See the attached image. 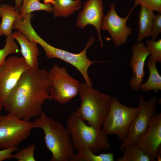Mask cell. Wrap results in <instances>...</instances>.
<instances>
[{
	"instance_id": "obj_1",
	"label": "cell",
	"mask_w": 161,
	"mask_h": 161,
	"mask_svg": "<svg viewBox=\"0 0 161 161\" xmlns=\"http://www.w3.org/2000/svg\"><path fill=\"white\" fill-rule=\"evenodd\" d=\"M49 95L48 72L30 69L22 75L3 105L4 109L23 120L38 117Z\"/></svg>"
},
{
	"instance_id": "obj_2",
	"label": "cell",
	"mask_w": 161,
	"mask_h": 161,
	"mask_svg": "<svg viewBox=\"0 0 161 161\" xmlns=\"http://www.w3.org/2000/svg\"><path fill=\"white\" fill-rule=\"evenodd\" d=\"M38 117L32 121L34 128L43 131L46 146L52 155L50 161H74L75 149L67 128L43 111Z\"/></svg>"
},
{
	"instance_id": "obj_3",
	"label": "cell",
	"mask_w": 161,
	"mask_h": 161,
	"mask_svg": "<svg viewBox=\"0 0 161 161\" xmlns=\"http://www.w3.org/2000/svg\"><path fill=\"white\" fill-rule=\"evenodd\" d=\"M66 125L75 150L86 148L96 154L110 148L107 135L102 128L98 129L86 124L75 111L68 117Z\"/></svg>"
},
{
	"instance_id": "obj_4",
	"label": "cell",
	"mask_w": 161,
	"mask_h": 161,
	"mask_svg": "<svg viewBox=\"0 0 161 161\" xmlns=\"http://www.w3.org/2000/svg\"><path fill=\"white\" fill-rule=\"evenodd\" d=\"M79 94L81 103L76 113L88 125L101 128L109 112L112 97L85 83H80Z\"/></svg>"
},
{
	"instance_id": "obj_5",
	"label": "cell",
	"mask_w": 161,
	"mask_h": 161,
	"mask_svg": "<svg viewBox=\"0 0 161 161\" xmlns=\"http://www.w3.org/2000/svg\"><path fill=\"white\" fill-rule=\"evenodd\" d=\"M139 110L138 106H126L120 103L117 98L113 97L109 112L102 128L107 135L115 134L123 141L126 138L129 126Z\"/></svg>"
},
{
	"instance_id": "obj_6",
	"label": "cell",
	"mask_w": 161,
	"mask_h": 161,
	"mask_svg": "<svg viewBox=\"0 0 161 161\" xmlns=\"http://www.w3.org/2000/svg\"><path fill=\"white\" fill-rule=\"evenodd\" d=\"M48 75L52 100L64 104L79 93L80 84L65 68L55 64L48 72Z\"/></svg>"
},
{
	"instance_id": "obj_7",
	"label": "cell",
	"mask_w": 161,
	"mask_h": 161,
	"mask_svg": "<svg viewBox=\"0 0 161 161\" xmlns=\"http://www.w3.org/2000/svg\"><path fill=\"white\" fill-rule=\"evenodd\" d=\"M33 128L32 122L9 113L0 115V149L17 146L29 136Z\"/></svg>"
},
{
	"instance_id": "obj_8",
	"label": "cell",
	"mask_w": 161,
	"mask_h": 161,
	"mask_svg": "<svg viewBox=\"0 0 161 161\" xmlns=\"http://www.w3.org/2000/svg\"><path fill=\"white\" fill-rule=\"evenodd\" d=\"M95 37L92 36L88 40L83 50L78 53H74L66 50L55 47L47 42L42 45L45 55L48 59L56 58L67 62L73 66L80 72L84 79L85 83L92 86V82L88 75L89 67L92 64L103 62L98 61H91L86 55L87 50L94 43Z\"/></svg>"
},
{
	"instance_id": "obj_9",
	"label": "cell",
	"mask_w": 161,
	"mask_h": 161,
	"mask_svg": "<svg viewBox=\"0 0 161 161\" xmlns=\"http://www.w3.org/2000/svg\"><path fill=\"white\" fill-rule=\"evenodd\" d=\"M138 101V113L129 126L126 138L120 146L121 151L135 144L138 138L147 131L152 117L156 113L157 98L156 96L151 97L146 101L140 95Z\"/></svg>"
},
{
	"instance_id": "obj_10",
	"label": "cell",
	"mask_w": 161,
	"mask_h": 161,
	"mask_svg": "<svg viewBox=\"0 0 161 161\" xmlns=\"http://www.w3.org/2000/svg\"><path fill=\"white\" fill-rule=\"evenodd\" d=\"M30 69L23 57L6 58L0 68V103L3 106L22 74Z\"/></svg>"
},
{
	"instance_id": "obj_11",
	"label": "cell",
	"mask_w": 161,
	"mask_h": 161,
	"mask_svg": "<svg viewBox=\"0 0 161 161\" xmlns=\"http://www.w3.org/2000/svg\"><path fill=\"white\" fill-rule=\"evenodd\" d=\"M135 7L134 5L127 16L122 18L116 12L115 4L113 3L111 4L109 9L104 16L101 29L109 32L116 47L125 43L132 32V29L127 25L126 23Z\"/></svg>"
},
{
	"instance_id": "obj_12",
	"label": "cell",
	"mask_w": 161,
	"mask_h": 161,
	"mask_svg": "<svg viewBox=\"0 0 161 161\" xmlns=\"http://www.w3.org/2000/svg\"><path fill=\"white\" fill-rule=\"evenodd\" d=\"M135 144L151 161L157 159L161 146V113L154 114L147 131L138 138Z\"/></svg>"
},
{
	"instance_id": "obj_13",
	"label": "cell",
	"mask_w": 161,
	"mask_h": 161,
	"mask_svg": "<svg viewBox=\"0 0 161 161\" xmlns=\"http://www.w3.org/2000/svg\"><path fill=\"white\" fill-rule=\"evenodd\" d=\"M103 0H87L78 15L76 25L83 29L89 24L94 26L98 35L100 46H103L101 35V26L104 16Z\"/></svg>"
},
{
	"instance_id": "obj_14",
	"label": "cell",
	"mask_w": 161,
	"mask_h": 161,
	"mask_svg": "<svg viewBox=\"0 0 161 161\" xmlns=\"http://www.w3.org/2000/svg\"><path fill=\"white\" fill-rule=\"evenodd\" d=\"M132 49V56L130 63L133 76L129 83L132 90L137 91L142 83L145 76V63L150 52L144 44L141 41L134 44Z\"/></svg>"
},
{
	"instance_id": "obj_15",
	"label": "cell",
	"mask_w": 161,
	"mask_h": 161,
	"mask_svg": "<svg viewBox=\"0 0 161 161\" xmlns=\"http://www.w3.org/2000/svg\"><path fill=\"white\" fill-rule=\"evenodd\" d=\"M11 36L18 43L20 52L27 64L32 69H38V56L39 51L37 43L29 41L20 31L13 33Z\"/></svg>"
},
{
	"instance_id": "obj_16",
	"label": "cell",
	"mask_w": 161,
	"mask_h": 161,
	"mask_svg": "<svg viewBox=\"0 0 161 161\" xmlns=\"http://www.w3.org/2000/svg\"><path fill=\"white\" fill-rule=\"evenodd\" d=\"M44 2L52 5V15L55 18L68 17L79 10L82 5L80 0H44Z\"/></svg>"
},
{
	"instance_id": "obj_17",
	"label": "cell",
	"mask_w": 161,
	"mask_h": 161,
	"mask_svg": "<svg viewBox=\"0 0 161 161\" xmlns=\"http://www.w3.org/2000/svg\"><path fill=\"white\" fill-rule=\"evenodd\" d=\"M0 7L1 13L0 36H11L13 24L16 21L19 19L20 12L15 10L14 7L8 4H2Z\"/></svg>"
},
{
	"instance_id": "obj_18",
	"label": "cell",
	"mask_w": 161,
	"mask_h": 161,
	"mask_svg": "<svg viewBox=\"0 0 161 161\" xmlns=\"http://www.w3.org/2000/svg\"><path fill=\"white\" fill-rule=\"evenodd\" d=\"M155 15L153 10L141 6L138 19V42L141 41L145 38L151 36Z\"/></svg>"
},
{
	"instance_id": "obj_19",
	"label": "cell",
	"mask_w": 161,
	"mask_h": 161,
	"mask_svg": "<svg viewBox=\"0 0 161 161\" xmlns=\"http://www.w3.org/2000/svg\"><path fill=\"white\" fill-rule=\"evenodd\" d=\"M147 66L149 72L148 78L145 83L141 84L139 88L144 92L153 90L157 92L161 90V76L157 69L156 63L148 60Z\"/></svg>"
},
{
	"instance_id": "obj_20",
	"label": "cell",
	"mask_w": 161,
	"mask_h": 161,
	"mask_svg": "<svg viewBox=\"0 0 161 161\" xmlns=\"http://www.w3.org/2000/svg\"><path fill=\"white\" fill-rule=\"evenodd\" d=\"M74 161H114V153L109 152L96 155L90 149L83 148L77 150Z\"/></svg>"
},
{
	"instance_id": "obj_21",
	"label": "cell",
	"mask_w": 161,
	"mask_h": 161,
	"mask_svg": "<svg viewBox=\"0 0 161 161\" xmlns=\"http://www.w3.org/2000/svg\"><path fill=\"white\" fill-rule=\"evenodd\" d=\"M52 10V6L51 4L42 3L39 0H23L19 10V19L22 20L26 15L33 11L44 10L50 13Z\"/></svg>"
},
{
	"instance_id": "obj_22",
	"label": "cell",
	"mask_w": 161,
	"mask_h": 161,
	"mask_svg": "<svg viewBox=\"0 0 161 161\" xmlns=\"http://www.w3.org/2000/svg\"><path fill=\"white\" fill-rule=\"evenodd\" d=\"M123 156L117 161H151V159L134 145L128 147L121 151Z\"/></svg>"
},
{
	"instance_id": "obj_23",
	"label": "cell",
	"mask_w": 161,
	"mask_h": 161,
	"mask_svg": "<svg viewBox=\"0 0 161 161\" xmlns=\"http://www.w3.org/2000/svg\"><path fill=\"white\" fill-rule=\"evenodd\" d=\"M20 52V50L14 39L11 36L7 37L4 47L0 49V68L8 55Z\"/></svg>"
},
{
	"instance_id": "obj_24",
	"label": "cell",
	"mask_w": 161,
	"mask_h": 161,
	"mask_svg": "<svg viewBox=\"0 0 161 161\" xmlns=\"http://www.w3.org/2000/svg\"><path fill=\"white\" fill-rule=\"evenodd\" d=\"M146 47L150 52L149 60L156 63H161V39L158 40L148 39L146 42Z\"/></svg>"
},
{
	"instance_id": "obj_25",
	"label": "cell",
	"mask_w": 161,
	"mask_h": 161,
	"mask_svg": "<svg viewBox=\"0 0 161 161\" xmlns=\"http://www.w3.org/2000/svg\"><path fill=\"white\" fill-rule=\"evenodd\" d=\"M36 145L32 144L21 149L15 154L13 158L18 161H35L34 152Z\"/></svg>"
},
{
	"instance_id": "obj_26",
	"label": "cell",
	"mask_w": 161,
	"mask_h": 161,
	"mask_svg": "<svg viewBox=\"0 0 161 161\" xmlns=\"http://www.w3.org/2000/svg\"><path fill=\"white\" fill-rule=\"evenodd\" d=\"M136 6L139 4L161 13V0H134Z\"/></svg>"
},
{
	"instance_id": "obj_27",
	"label": "cell",
	"mask_w": 161,
	"mask_h": 161,
	"mask_svg": "<svg viewBox=\"0 0 161 161\" xmlns=\"http://www.w3.org/2000/svg\"><path fill=\"white\" fill-rule=\"evenodd\" d=\"M161 13L155 15L151 35V39L156 40L157 37L161 32Z\"/></svg>"
},
{
	"instance_id": "obj_28",
	"label": "cell",
	"mask_w": 161,
	"mask_h": 161,
	"mask_svg": "<svg viewBox=\"0 0 161 161\" xmlns=\"http://www.w3.org/2000/svg\"><path fill=\"white\" fill-rule=\"evenodd\" d=\"M17 146L10 147L0 150V161L13 158V153L18 150Z\"/></svg>"
},
{
	"instance_id": "obj_29",
	"label": "cell",
	"mask_w": 161,
	"mask_h": 161,
	"mask_svg": "<svg viewBox=\"0 0 161 161\" xmlns=\"http://www.w3.org/2000/svg\"><path fill=\"white\" fill-rule=\"evenodd\" d=\"M15 5L14 7L15 10L19 11L21 6L23 0H14Z\"/></svg>"
},
{
	"instance_id": "obj_30",
	"label": "cell",
	"mask_w": 161,
	"mask_h": 161,
	"mask_svg": "<svg viewBox=\"0 0 161 161\" xmlns=\"http://www.w3.org/2000/svg\"><path fill=\"white\" fill-rule=\"evenodd\" d=\"M2 107H3V105L0 103V115H0L1 112V110Z\"/></svg>"
},
{
	"instance_id": "obj_31",
	"label": "cell",
	"mask_w": 161,
	"mask_h": 161,
	"mask_svg": "<svg viewBox=\"0 0 161 161\" xmlns=\"http://www.w3.org/2000/svg\"><path fill=\"white\" fill-rule=\"evenodd\" d=\"M1 8L0 7V17H1Z\"/></svg>"
},
{
	"instance_id": "obj_32",
	"label": "cell",
	"mask_w": 161,
	"mask_h": 161,
	"mask_svg": "<svg viewBox=\"0 0 161 161\" xmlns=\"http://www.w3.org/2000/svg\"><path fill=\"white\" fill-rule=\"evenodd\" d=\"M2 0H0V1H1Z\"/></svg>"
}]
</instances>
